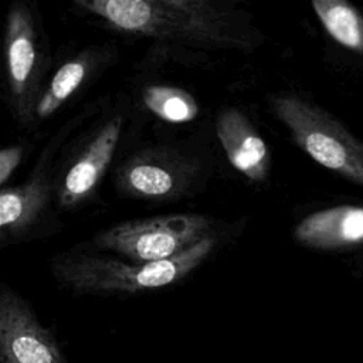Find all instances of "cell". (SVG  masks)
<instances>
[{"instance_id":"obj_12","label":"cell","mask_w":363,"mask_h":363,"mask_svg":"<svg viewBox=\"0 0 363 363\" xmlns=\"http://www.w3.org/2000/svg\"><path fill=\"white\" fill-rule=\"evenodd\" d=\"M312 9L337 44L363 57V16L354 6L346 0H313Z\"/></svg>"},{"instance_id":"obj_3","label":"cell","mask_w":363,"mask_h":363,"mask_svg":"<svg viewBox=\"0 0 363 363\" xmlns=\"http://www.w3.org/2000/svg\"><path fill=\"white\" fill-rule=\"evenodd\" d=\"M274 115L289 130L294 142L316 163L343 179L363 186V142L335 116L296 95L269 98Z\"/></svg>"},{"instance_id":"obj_13","label":"cell","mask_w":363,"mask_h":363,"mask_svg":"<svg viewBox=\"0 0 363 363\" xmlns=\"http://www.w3.org/2000/svg\"><path fill=\"white\" fill-rule=\"evenodd\" d=\"M92 65V55H78L67 61L54 74L50 85L38 98L35 106V116L38 119L50 118L61 105L79 88L89 74Z\"/></svg>"},{"instance_id":"obj_6","label":"cell","mask_w":363,"mask_h":363,"mask_svg":"<svg viewBox=\"0 0 363 363\" xmlns=\"http://www.w3.org/2000/svg\"><path fill=\"white\" fill-rule=\"evenodd\" d=\"M0 363H65L31 306L6 285L0 291Z\"/></svg>"},{"instance_id":"obj_4","label":"cell","mask_w":363,"mask_h":363,"mask_svg":"<svg viewBox=\"0 0 363 363\" xmlns=\"http://www.w3.org/2000/svg\"><path fill=\"white\" fill-rule=\"evenodd\" d=\"M211 220L203 214H166L115 224L99 233L94 244L133 262H155L211 237Z\"/></svg>"},{"instance_id":"obj_1","label":"cell","mask_w":363,"mask_h":363,"mask_svg":"<svg viewBox=\"0 0 363 363\" xmlns=\"http://www.w3.org/2000/svg\"><path fill=\"white\" fill-rule=\"evenodd\" d=\"M116 31L211 50H250L255 35L238 11L211 0H75Z\"/></svg>"},{"instance_id":"obj_5","label":"cell","mask_w":363,"mask_h":363,"mask_svg":"<svg viewBox=\"0 0 363 363\" xmlns=\"http://www.w3.org/2000/svg\"><path fill=\"white\" fill-rule=\"evenodd\" d=\"M4 61L10 106L14 118L26 125L35 115L38 104V44L33 16L21 3L7 11Z\"/></svg>"},{"instance_id":"obj_2","label":"cell","mask_w":363,"mask_h":363,"mask_svg":"<svg viewBox=\"0 0 363 363\" xmlns=\"http://www.w3.org/2000/svg\"><path fill=\"white\" fill-rule=\"evenodd\" d=\"M216 247L207 237L190 250L163 261L133 262L104 255L57 257L51 265L55 278L77 294L129 295L174 285L203 264Z\"/></svg>"},{"instance_id":"obj_14","label":"cell","mask_w":363,"mask_h":363,"mask_svg":"<svg viewBox=\"0 0 363 363\" xmlns=\"http://www.w3.org/2000/svg\"><path fill=\"white\" fill-rule=\"evenodd\" d=\"M145 106L160 119L170 123H186L197 118L199 105L186 89L172 85H150L145 88Z\"/></svg>"},{"instance_id":"obj_7","label":"cell","mask_w":363,"mask_h":363,"mask_svg":"<svg viewBox=\"0 0 363 363\" xmlns=\"http://www.w3.org/2000/svg\"><path fill=\"white\" fill-rule=\"evenodd\" d=\"M191 163L166 152H142L123 163L115 176L118 190L135 199L167 200L180 194L193 179Z\"/></svg>"},{"instance_id":"obj_10","label":"cell","mask_w":363,"mask_h":363,"mask_svg":"<svg viewBox=\"0 0 363 363\" xmlns=\"http://www.w3.org/2000/svg\"><path fill=\"white\" fill-rule=\"evenodd\" d=\"M295 240L313 250L333 251L363 244V206L342 204L319 210L301 220Z\"/></svg>"},{"instance_id":"obj_15","label":"cell","mask_w":363,"mask_h":363,"mask_svg":"<svg viewBox=\"0 0 363 363\" xmlns=\"http://www.w3.org/2000/svg\"><path fill=\"white\" fill-rule=\"evenodd\" d=\"M23 157V149L20 146L4 147L0 152V183L6 184Z\"/></svg>"},{"instance_id":"obj_11","label":"cell","mask_w":363,"mask_h":363,"mask_svg":"<svg viewBox=\"0 0 363 363\" xmlns=\"http://www.w3.org/2000/svg\"><path fill=\"white\" fill-rule=\"evenodd\" d=\"M0 238L3 242L20 237L40 216L48 200V187L43 179H33L0 191Z\"/></svg>"},{"instance_id":"obj_9","label":"cell","mask_w":363,"mask_h":363,"mask_svg":"<svg viewBox=\"0 0 363 363\" xmlns=\"http://www.w3.org/2000/svg\"><path fill=\"white\" fill-rule=\"evenodd\" d=\"M216 133L228 162L237 172L257 183L265 180L271 164L269 149L241 111L224 109L217 116Z\"/></svg>"},{"instance_id":"obj_8","label":"cell","mask_w":363,"mask_h":363,"mask_svg":"<svg viewBox=\"0 0 363 363\" xmlns=\"http://www.w3.org/2000/svg\"><path fill=\"white\" fill-rule=\"evenodd\" d=\"M121 130L122 118L111 119L72 163L60 189L61 206H78L95 191L112 162Z\"/></svg>"}]
</instances>
